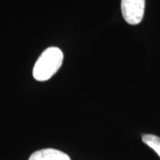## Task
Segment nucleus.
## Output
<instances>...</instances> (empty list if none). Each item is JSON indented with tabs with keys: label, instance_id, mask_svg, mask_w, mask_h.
Wrapping results in <instances>:
<instances>
[{
	"label": "nucleus",
	"instance_id": "obj_3",
	"mask_svg": "<svg viewBox=\"0 0 160 160\" xmlns=\"http://www.w3.org/2000/svg\"><path fill=\"white\" fill-rule=\"evenodd\" d=\"M29 160H71L69 155L54 149H40L29 157Z\"/></svg>",
	"mask_w": 160,
	"mask_h": 160
},
{
	"label": "nucleus",
	"instance_id": "obj_4",
	"mask_svg": "<svg viewBox=\"0 0 160 160\" xmlns=\"http://www.w3.org/2000/svg\"><path fill=\"white\" fill-rule=\"evenodd\" d=\"M142 142L160 157V138L154 134H143Z\"/></svg>",
	"mask_w": 160,
	"mask_h": 160
},
{
	"label": "nucleus",
	"instance_id": "obj_1",
	"mask_svg": "<svg viewBox=\"0 0 160 160\" xmlns=\"http://www.w3.org/2000/svg\"><path fill=\"white\" fill-rule=\"evenodd\" d=\"M63 52L58 47H49L42 52L33 68V77L38 81L50 79L61 68Z\"/></svg>",
	"mask_w": 160,
	"mask_h": 160
},
{
	"label": "nucleus",
	"instance_id": "obj_2",
	"mask_svg": "<svg viewBox=\"0 0 160 160\" xmlns=\"http://www.w3.org/2000/svg\"><path fill=\"white\" fill-rule=\"evenodd\" d=\"M145 0H122L121 10L126 22L131 25L139 24L142 21Z\"/></svg>",
	"mask_w": 160,
	"mask_h": 160
}]
</instances>
